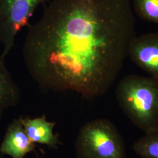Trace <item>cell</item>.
Segmentation results:
<instances>
[{
    "label": "cell",
    "mask_w": 158,
    "mask_h": 158,
    "mask_svg": "<svg viewBox=\"0 0 158 158\" xmlns=\"http://www.w3.org/2000/svg\"><path fill=\"white\" fill-rule=\"evenodd\" d=\"M135 28L131 0H50L29 27L23 60L40 89L96 98L117 79Z\"/></svg>",
    "instance_id": "cell-1"
},
{
    "label": "cell",
    "mask_w": 158,
    "mask_h": 158,
    "mask_svg": "<svg viewBox=\"0 0 158 158\" xmlns=\"http://www.w3.org/2000/svg\"><path fill=\"white\" fill-rule=\"evenodd\" d=\"M128 56L137 66L158 78V33L136 36L131 44Z\"/></svg>",
    "instance_id": "cell-5"
},
{
    "label": "cell",
    "mask_w": 158,
    "mask_h": 158,
    "mask_svg": "<svg viewBox=\"0 0 158 158\" xmlns=\"http://www.w3.org/2000/svg\"><path fill=\"white\" fill-rule=\"evenodd\" d=\"M5 59L0 55V118L6 110L16 107L21 100V91L6 67Z\"/></svg>",
    "instance_id": "cell-8"
},
{
    "label": "cell",
    "mask_w": 158,
    "mask_h": 158,
    "mask_svg": "<svg viewBox=\"0 0 158 158\" xmlns=\"http://www.w3.org/2000/svg\"><path fill=\"white\" fill-rule=\"evenodd\" d=\"M35 148L36 144L29 138L19 118L14 119L8 125L0 145L1 153L12 158H25Z\"/></svg>",
    "instance_id": "cell-6"
},
{
    "label": "cell",
    "mask_w": 158,
    "mask_h": 158,
    "mask_svg": "<svg viewBox=\"0 0 158 158\" xmlns=\"http://www.w3.org/2000/svg\"><path fill=\"white\" fill-rule=\"evenodd\" d=\"M132 149L140 158H158V129L145 133L135 142Z\"/></svg>",
    "instance_id": "cell-9"
},
{
    "label": "cell",
    "mask_w": 158,
    "mask_h": 158,
    "mask_svg": "<svg viewBox=\"0 0 158 158\" xmlns=\"http://www.w3.org/2000/svg\"><path fill=\"white\" fill-rule=\"evenodd\" d=\"M119 106L131 123L144 133L158 129V78L130 74L117 85Z\"/></svg>",
    "instance_id": "cell-2"
},
{
    "label": "cell",
    "mask_w": 158,
    "mask_h": 158,
    "mask_svg": "<svg viewBox=\"0 0 158 158\" xmlns=\"http://www.w3.org/2000/svg\"><path fill=\"white\" fill-rule=\"evenodd\" d=\"M75 149L77 158H126L124 139L108 119H95L83 125Z\"/></svg>",
    "instance_id": "cell-3"
},
{
    "label": "cell",
    "mask_w": 158,
    "mask_h": 158,
    "mask_svg": "<svg viewBox=\"0 0 158 158\" xmlns=\"http://www.w3.org/2000/svg\"><path fill=\"white\" fill-rule=\"evenodd\" d=\"M46 0H0L1 54L7 56L15 44L18 32L28 25L35 11Z\"/></svg>",
    "instance_id": "cell-4"
},
{
    "label": "cell",
    "mask_w": 158,
    "mask_h": 158,
    "mask_svg": "<svg viewBox=\"0 0 158 158\" xmlns=\"http://www.w3.org/2000/svg\"><path fill=\"white\" fill-rule=\"evenodd\" d=\"M19 118L29 138L34 143L45 145L51 149H56L60 145L59 136L53 133L56 123L48 121L45 115Z\"/></svg>",
    "instance_id": "cell-7"
},
{
    "label": "cell",
    "mask_w": 158,
    "mask_h": 158,
    "mask_svg": "<svg viewBox=\"0 0 158 158\" xmlns=\"http://www.w3.org/2000/svg\"><path fill=\"white\" fill-rule=\"evenodd\" d=\"M134 13L147 22L158 24V0H131Z\"/></svg>",
    "instance_id": "cell-10"
},
{
    "label": "cell",
    "mask_w": 158,
    "mask_h": 158,
    "mask_svg": "<svg viewBox=\"0 0 158 158\" xmlns=\"http://www.w3.org/2000/svg\"><path fill=\"white\" fill-rule=\"evenodd\" d=\"M2 156H3V155L1 153V151H0V158H2Z\"/></svg>",
    "instance_id": "cell-11"
}]
</instances>
